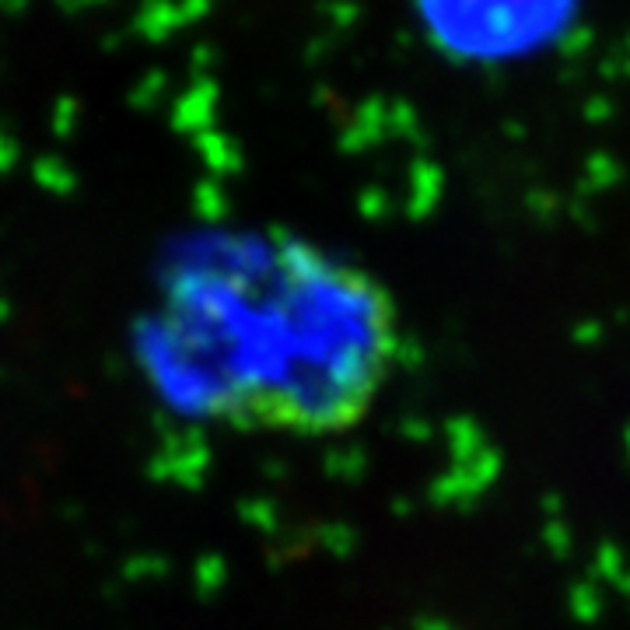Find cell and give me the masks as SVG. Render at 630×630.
I'll return each mask as SVG.
<instances>
[{"label": "cell", "instance_id": "6da1fadb", "mask_svg": "<svg viewBox=\"0 0 630 630\" xmlns=\"http://www.w3.org/2000/svg\"><path fill=\"white\" fill-rule=\"evenodd\" d=\"M399 347L396 301L368 270L305 238L231 231L175 252L137 354L175 413L326 438L368 417Z\"/></svg>", "mask_w": 630, "mask_h": 630}]
</instances>
